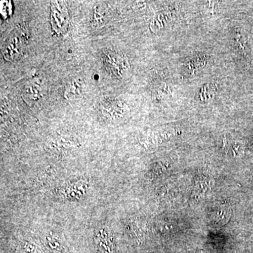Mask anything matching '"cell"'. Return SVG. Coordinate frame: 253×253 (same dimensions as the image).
I'll return each instance as SVG.
<instances>
[{
	"label": "cell",
	"mask_w": 253,
	"mask_h": 253,
	"mask_svg": "<svg viewBox=\"0 0 253 253\" xmlns=\"http://www.w3.org/2000/svg\"><path fill=\"white\" fill-rule=\"evenodd\" d=\"M51 23L53 29L58 33L64 32L68 24V15L66 6L59 1L52 2Z\"/></svg>",
	"instance_id": "cell-2"
},
{
	"label": "cell",
	"mask_w": 253,
	"mask_h": 253,
	"mask_svg": "<svg viewBox=\"0 0 253 253\" xmlns=\"http://www.w3.org/2000/svg\"><path fill=\"white\" fill-rule=\"evenodd\" d=\"M21 39L13 36L8 42L7 45L5 47L4 57L8 60L14 59L21 52Z\"/></svg>",
	"instance_id": "cell-3"
},
{
	"label": "cell",
	"mask_w": 253,
	"mask_h": 253,
	"mask_svg": "<svg viewBox=\"0 0 253 253\" xmlns=\"http://www.w3.org/2000/svg\"><path fill=\"white\" fill-rule=\"evenodd\" d=\"M95 243L100 253H112L114 250V241L109 227L100 226L95 233Z\"/></svg>",
	"instance_id": "cell-1"
}]
</instances>
